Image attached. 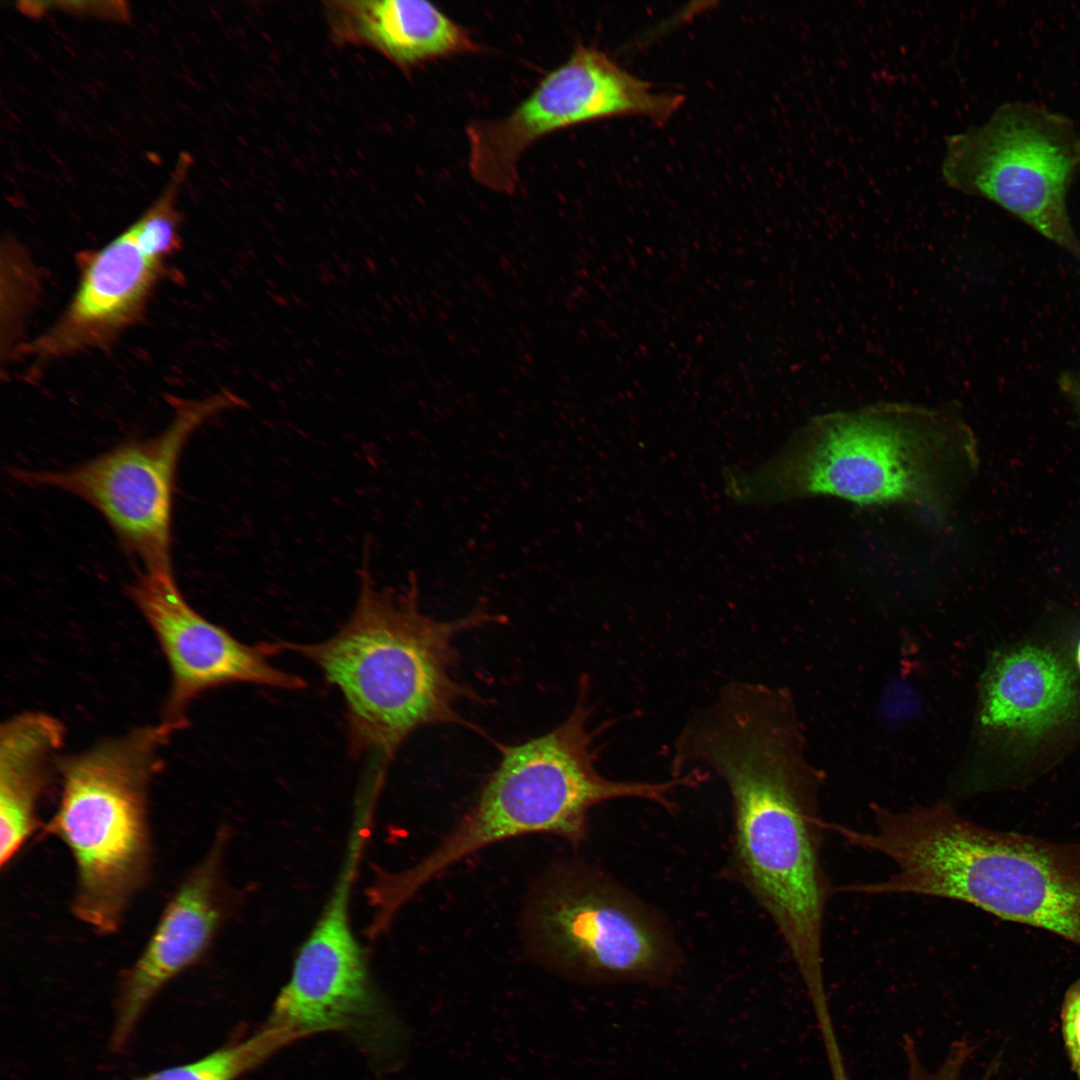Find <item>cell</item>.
Here are the masks:
<instances>
[{
    "label": "cell",
    "instance_id": "2e32d148",
    "mask_svg": "<svg viewBox=\"0 0 1080 1080\" xmlns=\"http://www.w3.org/2000/svg\"><path fill=\"white\" fill-rule=\"evenodd\" d=\"M1076 699L1068 668L1051 652L1033 646L997 656L987 669L980 723L1017 736L1040 735L1071 712Z\"/></svg>",
    "mask_w": 1080,
    "mask_h": 1080
},
{
    "label": "cell",
    "instance_id": "5b68a950",
    "mask_svg": "<svg viewBox=\"0 0 1080 1080\" xmlns=\"http://www.w3.org/2000/svg\"><path fill=\"white\" fill-rule=\"evenodd\" d=\"M586 688L582 680L574 708L553 729L500 746L497 767L472 807L417 864L388 874L387 889L395 901L405 904L460 860L512 838L549 834L580 845L587 839L590 810L607 801L642 799L674 812L671 794L689 787L688 777L614 780L599 772Z\"/></svg>",
    "mask_w": 1080,
    "mask_h": 1080
},
{
    "label": "cell",
    "instance_id": "8fae6325",
    "mask_svg": "<svg viewBox=\"0 0 1080 1080\" xmlns=\"http://www.w3.org/2000/svg\"><path fill=\"white\" fill-rule=\"evenodd\" d=\"M188 171L177 163L150 207L87 259L70 303L30 352L48 358L95 347L136 319L179 246L177 200Z\"/></svg>",
    "mask_w": 1080,
    "mask_h": 1080
},
{
    "label": "cell",
    "instance_id": "7a4b0ae2",
    "mask_svg": "<svg viewBox=\"0 0 1080 1080\" xmlns=\"http://www.w3.org/2000/svg\"><path fill=\"white\" fill-rule=\"evenodd\" d=\"M978 468L975 435L957 409L883 402L813 417L768 460L728 466L722 478L743 505L830 497L943 514Z\"/></svg>",
    "mask_w": 1080,
    "mask_h": 1080
},
{
    "label": "cell",
    "instance_id": "9a60e30c",
    "mask_svg": "<svg viewBox=\"0 0 1080 1080\" xmlns=\"http://www.w3.org/2000/svg\"><path fill=\"white\" fill-rule=\"evenodd\" d=\"M327 12L337 39L372 47L404 69L479 50L463 26L426 1H337Z\"/></svg>",
    "mask_w": 1080,
    "mask_h": 1080
},
{
    "label": "cell",
    "instance_id": "8992f818",
    "mask_svg": "<svg viewBox=\"0 0 1080 1080\" xmlns=\"http://www.w3.org/2000/svg\"><path fill=\"white\" fill-rule=\"evenodd\" d=\"M175 732L159 722L57 761L59 801L41 830L69 851L72 913L99 935L119 930L150 879L149 788Z\"/></svg>",
    "mask_w": 1080,
    "mask_h": 1080
},
{
    "label": "cell",
    "instance_id": "30bf717a",
    "mask_svg": "<svg viewBox=\"0 0 1080 1080\" xmlns=\"http://www.w3.org/2000/svg\"><path fill=\"white\" fill-rule=\"evenodd\" d=\"M682 102V95L657 93L604 52L578 44L510 114L467 126L471 176L492 191L511 194L518 185L521 156L540 138L617 116L665 122Z\"/></svg>",
    "mask_w": 1080,
    "mask_h": 1080
},
{
    "label": "cell",
    "instance_id": "ac0fdd59",
    "mask_svg": "<svg viewBox=\"0 0 1080 1080\" xmlns=\"http://www.w3.org/2000/svg\"><path fill=\"white\" fill-rule=\"evenodd\" d=\"M302 1035L268 1023L244 1041L219 1048L197 1060L154 1071L135 1080H236Z\"/></svg>",
    "mask_w": 1080,
    "mask_h": 1080
},
{
    "label": "cell",
    "instance_id": "ba28073f",
    "mask_svg": "<svg viewBox=\"0 0 1080 1080\" xmlns=\"http://www.w3.org/2000/svg\"><path fill=\"white\" fill-rule=\"evenodd\" d=\"M944 182L987 199L1080 262L1068 193L1080 171V130L1027 102L999 106L982 124L945 139Z\"/></svg>",
    "mask_w": 1080,
    "mask_h": 1080
},
{
    "label": "cell",
    "instance_id": "e0dca14e",
    "mask_svg": "<svg viewBox=\"0 0 1080 1080\" xmlns=\"http://www.w3.org/2000/svg\"><path fill=\"white\" fill-rule=\"evenodd\" d=\"M60 720L43 712H22L0 729V866L8 868L42 829L38 805L51 766L64 744Z\"/></svg>",
    "mask_w": 1080,
    "mask_h": 1080
},
{
    "label": "cell",
    "instance_id": "3957f363",
    "mask_svg": "<svg viewBox=\"0 0 1080 1080\" xmlns=\"http://www.w3.org/2000/svg\"><path fill=\"white\" fill-rule=\"evenodd\" d=\"M364 551L359 589L344 624L312 643L262 642L272 656L292 653L316 666L344 703L350 751L376 761L383 775L416 730L434 724L469 725L457 705L474 694L455 676L454 644L465 631L501 622L484 609L436 620L419 607L415 576L408 587L379 586Z\"/></svg>",
    "mask_w": 1080,
    "mask_h": 1080
},
{
    "label": "cell",
    "instance_id": "44dd1931",
    "mask_svg": "<svg viewBox=\"0 0 1080 1080\" xmlns=\"http://www.w3.org/2000/svg\"><path fill=\"white\" fill-rule=\"evenodd\" d=\"M1058 385L1080 421V369L1064 372Z\"/></svg>",
    "mask_w": 1080,
    "mask_h": 1080
},
{
    "label": "cell",
    "instance_id": "9c48e42d",
    "mask_svg": "<svg viewBox=\"0 0 1080 1080\" xmlns=\"http://www.w3.org/2000/svg\"><path fill=\"white\" fill-rule=\"evenodd\" d=\"M243 407L247 402L227 390L185 401L176 405L171 422L155 437L126 442L68 469L17 470L15 476L29 486L56 488L83 499L104 517L145 572L172 574V504L181 453L208 420Z\"/></svg>",
    "mask_w": 1080,
    "mask_h": 1080
},
{
    "label": "cell",
    "instance_id": "5bb4252c",
    "mask_svg": "<svg viewBox=\"0 0 1080 1080\" xmlns=\"http://www.w3.org/2000/svg\"><path fill=\"white\" fill-rule=\"evenodd\" d=\"M226 843L227 831L222 830L174 891L143 950L122 976L112 1030L114 1048L127 1044L159 992L198 963L211 946L225 915L221 872Z\"/></svg>",
    "mask_w": 1080,
    "mask_h": 1080
},
{
    "label": "cell",
    "instance_id": "52a82bcc",
    "mask_svg": "<svg viewBox=\"0 0 1080 1080\" xmlns=\"http://www.w3.org/2000/svg\"><path fill=\"white\" fill-rule=\"evenodd\" d=\"M520 938L531 962L583 985L663 986L683 963L674 929L658 907L576 858L548 866L533 881Z\"/></svg>",
    "mask_w": 1080,
    "mask_h": 1080
},
{
    "label": "cell",
    "instance_id": "d6986e66",
    "mask_svg": "<svg viewBox=\"0 0 1080 1080\" xmlns=\"http://www.w3.org/2000/svg\"><path fill=\"white\" fill-rule=\"evenodd\" d=\"M904 1058L905 1075L903 1080H962L970 1055L962 1047H949L944 1058L936 1067L927 1066L916 1048L906 1050ZM997 1069L998 1067L994 1063H990L980 1080H991Z\"/></svg>",
    "mask_w": 1080,
    "mask_h": 1080
},
{
    "label": "cell",
    "instance_id": "277c9868",
    "mask_svg": "<svg viewBox=\"0 0 1080 1080\" xmlns=\"http://www.w3.org/2000/svg\"><path fill=\"white\" fill-rule=\"evenodd\" d=\"M874 829L848 828L852 846L882 854L889 878L850 893L913 894L962 901L1080 947V847L991 830L946 802L893 811L872 806Z\"/></svg>",
    "mask_w": 1080,
    "mask_h": 1080
},
{
    "label": "cell",
    "instance_id": "ffe728a7",
    "mask_svg": "<svg viewBox=\"0 0 1080 1080\" xmlns=\"http://www.w3.org/2000/svg\"><path fill=\"white\" fill-rule=\"evenodd\" d=\"M1062 1033L1071 1068L1080 1080V979L1066 991L1061 1013Z\"/></svg>",
    "mask_w": 1080,
    "mask_h": 1080
},
{
    "label": "cell",
    "instance_id": "7402d4cb",
    "mask_svg": "<svg viewBox=\"0 0 1080 1080\" xmlns=\"http://www.w3.org/2000/svg\"><path fill=\"white\" fill-rule=\"evenodd\" d=\"M1077 660H1078V664H1079V667H1080V644H1079V647H1078V650H1077Z\"/></svg>",
    "mask_w": 1080,
    "mask_h": 1080
},
{
    "label": "cell",
    "instance_id": "4fadbf2b",
    "mask_svg": "<svg viewBox=\"0 0 1080 1080\" xmlns=\"http://www.w3.org/2000/svg\"><path fill=\"white\" fill-rule=\"evenodd\" d=\"M128 595L151 628L167 661L171 685L161 722L186 727L192 702L214 688L245 683L297 691L305 680L279 669L262 646L247 645L191 607L173 574L144 572Z\"/></svg>",
    "mask_w": 1080,
    "mask_h": 1080
},
{
    "label": "cell",
    "instance_id": "7c38bea8",
    "mask_svg": "<svg viewBox=\"0 0 1080 1080\" xmlns=\"http://www.w3.org/2000/svg\"><path fill=\"white\" fill-rule=\"evenodd\" d=\"M359 849L351 846L328 903L298 950L269 1022L290 1027L304 1037L348 1031L361 1038L374 1036L393 1046L401 1042L402 1031L373 988L349 921V894Z\"/></svg>",
    "mask_w": 1080,
    "mask_h": 1080
},
{
    "label": "cell",
    "instance_id": "6da1fadb",
    "mask_svg": "<svg viewBox=\"0 0 1080 1080\" xmlns=\"http://www.w3.org/2000/svg\"><path fill=\"white\" fill-rule=\"evenodd\" d=\"M805 747L788 689L733 681L680 730L671 768L712 771L727 787L728 875L769 916L816 1001L827 997L822 936L834 887L821 859L824 774Z\"/></svg>",
    "mask_w": 1080,
    "mask_h": 1080
}]
</instances>
